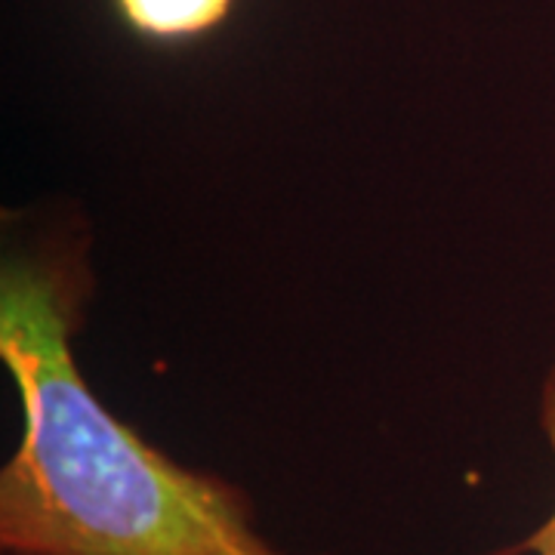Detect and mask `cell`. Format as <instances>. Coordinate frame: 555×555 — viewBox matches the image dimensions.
I'll return each instance as SVG.
<instances>
[{
    "label": "cell",
    "mask_w": 555,
    "mask_h": 555,
    "mask_svg": "<svg viewBox=\"0 0 555 555\" xmlns=\"http://www.w3.org/2000/svg\"><path fill=\"white\" fill-rule=\"evenodd\" d=\"M540 429L550 441V451L555 460V361L550 367V374L543 379V392H540ZM513 553H531V555H555V503L553 513L546 516V521L537 528L534 534H528L518 543Z\"/></svg>",
    "instance_id": "obj_3"
},
{
    "label": "cell",
    "mask_w": 555,
    "mask_h": 555,
    "mask_svg": "<svg viewBox=\"0 0 555 555\" xmlns=\"http://www.w3.org/2000/svg\"><path fill=\"white\" fill-rule=\"evenodd\" d=\"M115 20L142 43L185 47L217 35L238 0H108Z\"/></svg>",
    "instance_id": "obj_2"
},
{
    "label": "cell",
    "mask_w": 555,
    "mask_h": 555,
    "mask_svg": "<svg viewBox=\"0 0 555 555\" xmlns=\"http://www.w3.org/2000/svg\"><path fill=\"white\" fill-rule=\"evenodd\" d=\"M87 294L83 241L3 262L0 361L22 436L0 469V553L291 555L238 485L158 451L80 377L72 337Z\"/></svg>",
    "instance_id": "obj_1"
}]
</instances>
